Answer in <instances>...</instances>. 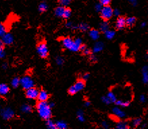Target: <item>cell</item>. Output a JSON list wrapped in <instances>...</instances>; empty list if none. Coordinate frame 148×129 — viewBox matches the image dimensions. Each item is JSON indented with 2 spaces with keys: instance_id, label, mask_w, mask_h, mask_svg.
Returning a JSON list of instances; mask_svg holds the SVG:
<instances>
[{
  "instance_id": "obj_33",
  "label": "cell",
  "mask_w": 148,
  "mask_h": 129,
  "mask_svg": "<svg viewBox=\"0 0 148 129\" xmlns=\"http://www.w3.org/2000/svg\"><path fill=\"white\" fill-rule=\"evenodd\" d=\"M7 32L6 26L3 24L0 23V38H1Z\"/></svg>"
},
{
  "instance_id": "obj_45",
  "label": "cell",
  "mask_w": 148,
  "mask_h": 129,
  "mask_svg": "<svg viewBox=\"0 0 148 129\" xmlns=\"http://www.w3.org/2000/svg\"><path fill=\"white\" fill-rule=\"evenodd\" d=\"M90 77V74L89 73H85V74L83 75V80L84 81H87L89 79Z\"/></svg>"
},
{
  "instance_id": "obj_12",
  "label": "cell",
  "mask_w": 148,
  "mask_h": 129,
  "mask_svg": "<svg viewBox=\"0 0 148 129\" xmlns=\"http://www.w3.org/2000/svg\"><path fill=\"white\" fill-rule=\"evenodd\" d=\"M112 113L114 115H115L116 116L119 118H125L126 116L125 112H124L121 108H120L119 106L114 107V108L112 109Z\"/></svg>"
},
{
  "instance_id": "obj_10",
  "label": "cell",
  "mask_w": 148,
  "mask_h": 129,
  "mask_svg": "<svg viewBox=\"0 0 148 129\" xmlns=\"http://www.w3.org/2000/svg\"><path fill=\"white\" fill-rule=\"evenodd\" d=\"M73 87L75 89L76 93H78L80 91L83 90L85 87V81L83 80V79H81V80H78L77 82H76L75 84L73 85Z\"/></svg>"
},
{
  "instance_id": "obj_9",
  "label": "cell",
  "mask_w": 148,
  "mask_h": 129,
  "mask_svg": "<svg viewBox=\"0 0 148 129\" xmlns=\"http://www.w3.org/2000/svg\"><path fill=\"white\" fill-rule=\"evenodd\" d=\"M1 40H2L3 43L5 45H11L13 44L14 43V36L13 35L10 33L6 32L4 35L1 37Z\"/></svg>"
},
{
  "instance_id": "obj_52",
  "label": "cell",
  "mask_w": 148,
  "mask_h": 129,
  "mask_svg": "<svg viewBox=\"0 0 148 129\" xmlns=\"http://www.w3.org/2000/svg\"><path fill=\"white\" fill-rule=\"evenodd\" d=\"M146 26H147V23L145 22H142V23L141 24V28L145 27Z\"/></svg>"
},
{
  "instance_id": "obj_20",
  "label": "cell",
  "mask_w": 148,
  "mask_h": 129,
  "mask_svg": "<svg viewBox=\"0 0 148 129\" xmlns=\"http://www.w3.org/2000/svg\"><path fill=\"white\" fill-rule=\"evenodd\" d=\"M89 26L88 24L82 22L79 24H77V30L81 31V32H87L89 30Z\"/></svg>"
},
{
  "instance_id": "obj_24",
  "label": "cell",
  "mask_w": 148,
  "mask_h": 129,
  "mask_svg": "<svg viewBox=\"0 0 148 129\" xmlns=\"http://www.w3.org/2000/svg\"><path fill=\"white\" fill-rule=\"evenodd\" d=\"M104 34H105L106 38L107 39L112 40V39H113L114 38L115 35H116V32H115V31L112 30L108 29V30L105 32Z\"/></svg>"
},
{
  "instance_id": "obj_2",
  "label": "cell",
  "mask_w": 148,
  "mask_h": 129,
  "mask_svg": "<svg viewBox=\"0 0 148 129\" xmlns=\"http://www.w3.org/2000/svg\"><path fill=\"white\" fill-rule=\"evenodd\" d=\"M39 116L43 120L50 119L52 116L51 108L49 106V103L47 102H39L36 106Z\"/></svg>"
},
{
  "instance_id": "obj_15",
  "label": "cell",
  "mask_w": 148,
  "mask_h": 129,
  "mask_svg": "<svg viewBox=\"0 0 148 129\" xmlns=\"http://www.w3.org/2000/svg\"><path fill=\"white\" fill-rule=\"evenodd\" d=\"M10 92L9 86L5 83H0V96H5Z\"/></svg>"
},
{
  "instance_id": "obj_16",
  "label": "cell",
  "mask_w": 148,
  "mask_h": 129,
  "mask_svg": "<svg viewBox=\"0 0 148 129\" xmlns=\"http://www.w3.org/2000/svg\"><path fill=\"white\" fill-rule=\"evenodd\" d=\"M66 7L62 6V5H60L56 7L54 9V14L58 18H63L64 12Z\"/></svg>"
},
{
  "instance_id": "obj_25",
  "label": "cell",
  "mask_w": 148,
  "mask_h": 129,
  "mask_svg": "<svg viewBox=\"0 0 148 129\" xmlns=\"http://www.w3.org/2000/svg\"><path fill=\"white\" fill-rule=\"evenodd\" d=\"M56 129H66L68 128V125L64 121L58 120L56 122Z\"/></svg>"
},
{
  "instance_id": "obj_42",
  "label": "cell",
  "mask_w": 148,
  "mask_h": 129,
  "mask_svg": "<svg viewBox=\"0 0 148 129\" xmlns=\"http://www.w3.org/2000/svg\"><path fill=\"white\" fill-rule=\"evenodd\" d=\"M5 53L4 47H0V59H3L5 57Z\"/></svg>"
},
{
  "instance_id": "obj_7",
  "label": "cell",
  "mask_w": 148,
  "mask_h": 129,
  "mask_svg": "<svg viewBox=\"0 0 148 129\" xmlns=\"http://www.w3.org/2000/svg\"><path fill=\"white\" fill-rule=\"evenodd\" d=\"M39 92V91L37 88L33 87V88L26 90L25 96L29 100H35V99H37Z\"/></svg>"
},
{
  "instance_id": "obj_41",
  "label": "cell",
  "mask_w": 148,
  "mask_h": 129,
  "mask_svg": "<svg viewBox=\"0 0 148 129\" xmlns=\"http://www.w3.org/2000/svg\"><path fill=\"white\" fill-rule=\"evenodd\" d=\"M102 7H103V5H101L99 2L98 3H96L95 5V9L97 12H100V11L101 10V9H102Z\"/></svg>"
},
{
  "instance_id": "obj_19",
  "label": "cell",
  "mask_w": 148,
  "mask_h": 129,
  "mask_svg": "<svg viewBox=\"0 0 148 129\" xmlns=\"http://www.w3.org/2000/svg\"><path fill=\"white\" fill-rule=\"evenodd\" d=\"M137 19L135 17H129L126 18V25L129 27H133L135 24Z\"/></svg>"
},
{
  "instance_id": "obj_49",
  "label": "cell",
  "mask_w": 148,
  "mask_h": 129,
  "mask_svg": "<svg viewBox=\"0 0 148 129\" xmlns=\"http://www.w3.org/2000/svg\"><path fill=\"white\" fill-rule=\"evenodd\" d=\"M2 68H3V69H6L8 68V64H7L6 63H3V65H2Z\"/></svg>"
},
{
  "instance_id": "obj_55",
  "label": "cell",
  "mask_w": 148,
  "mask_h": 129,
  "mask_svg": "<svg viewBox=\"0 0 148 129\" xmlns=\"http://www.w3.org/2000/svg\"><path fill=\"white\" fill-rule=\"evenodd\" d=\"M0 109H1V105H0Z\"/></svg>"
},
{
  "instance_id": "obj_5",
  "label": "cell",
  "mask_w": 148,
  "mask_h": 129,
  "mask_svg": "<svg viewBox=\"0 0 148 129\" xmlns=\"http://www.w3.org/2000/svg\"><path fill=\"white\" fill-rule=\"evenodd\" d=\"M21 85L23 89L27 90V89L35 87V82L31 77L29 75H25L21 79Z\"/></svg>"
},
{
  "instance_id": "obj_51",
  "label": "cell",
  "mask_w": 148,
  "mask_h": 129,
  "mask_svg": "<svg viewBox=\"0 0 148 129\" xmlns=\"http://www.w3.org/2000/svg\"><path fill=\"white\" fill-rule=\"evenodd\" d=\"M49 106H50L51 108H53V107H54V106H55V104H54V103H53V102H49Z\"/></svg>"
},
{
  "instance_id": "obj_34",
  "label": "cell",
  "mask_w": 148,
  "mask_h": 129,
  "mask_svg": "<svg viewBox=\"0 0 148 129\" xmlns=\"http://www.w3.org/2000/svg\"><path fill=\"white\" fill-rule=\"evenodd\" d=\"M65 26L67 28H69L71 30H77V25L73 24L72 22H68L66 23Z\"/></svg>"
},
{
  "instance_id": "obj_39",
  "label": "cell",
  "mask_w": 148,
  "mask_h": 129,
  "mask_svg": "<svg viewBox=\"0 0 148 129\" xmlns=\"http://www.w3.org/2000/svg\"><path fill=\"white\" fill-rule=\"evenodd\" d=\"M82 53H83V54L84 55H85V56H89V55L91 54L92 51L90 50L89 48H87V47H86L85 49H83V51H82Z\"/></svg>"
},
{
  "instance_id": "obj_22",
  "label": "cell",
  "mask_w": 148,
  "mask_h": 129,
  "mask_svg": "<svg viewBox=\"0 0 148 129\" xmlns=\"http://www.w3.org/2000/svg\"><path fill=\"white\" fill-rule=\"evenodd\" d=\"M48 5L45 1H41L39 3V7H38V9H39L40 13H44L47 10Z\"/></svg>"
},
{
  "instance_id": "obj_27",
  "label": "cell",
  "mask_w": 148,
  "mask_h": 129,
  "mask_svg": "<svg viewBox=\"0 0 148 129\" xmlns=\"http://www.w3.org/2000/svg\"><path fill=\"white\" fill-rule=\"evenodd\" d=\"M21 110L24 113H30L32 112V107L29 104H25L21 106Z\"/></svg>"
},
{
  "instance_id": "obj_18",
  "label": "cell",
  "mask_w": 148,
  "mask_h": 129,
  "mask_svg": "<svg viewBox=\"0 0 148 129\" xmlns=\"http://www.w3.org/2000/svg\"><path fill=\"white\" fill-rule=\"evenodd\" d=\"M114 103L117 106L123 107V108H126V107H128L130 105V101L129 100H116V101Z\"/></svg>"
},
{
  "instance_id": "obj_4",
  "label": "cell",
  "mask_w": 148,
  "mask_h": 129,
  "mask_svg": "<svg viewBox=\"0 0 148 129\" xmlns=\"http://www.w3.org/2000/svg\"><path fill=\"white\" fill-rule=\"evenodd\" d=\"M101 18L103 20H108L113 16V9L109 5H104L100 11Z\"/></svg>"
},
{
  "instance_id": "obj_35",
  "label": "cell",
  "mask_w": 148,
  "mask_h": 129,
  "mask_svg": "<svg viewBox=\"0 0 148 129\" xmlns=\"http://www.w3.org/2000/svg\"><path fill=\"white\" fill-rule=\"evenodd\" d=\"M72 1H73V0H58L60 5H62V6H64V7H66L67 5L71 4Z\"/></svg>"
},
{
  "instance_id": "obj_14",
  "label": "cell",
  "mask_w": 148,
  "mask_h": 129,
  "mask_svg": "<svg viewBox=\"0 0 148 129\" xmlns=\"http://www.w3.org/2000/svg\"><path fill=\"white\" fill-rule=\"evenodd\" d=\"M89 36L93 41H97L99 39V36H100V33H99V31L97 30L91 29L89 31Z\"/></svg>"
},
{
  "instance_id": "obj_29",
  "label": "cell",
  "mask_w": 148,
  "mask_h": 129,
  "mask_svg": "<svg viewBox=\"0 0 148 129\" xmlns=\"http://www.w3.org/2000/svg\"><path fill=\"white\" fill-rule=\"evenodd\" d=\"M77 117L80 122H83L85 121V116H84V113L83 111L82 110H79L77 111Z\"/></svg>"
},
{
  "instance_id": "obj_31",
  "label": "cell",
  "mask_w": 148,
  "mask_h": 129,
  "mask_svg": "<svg viewBox=\"0 0 148 129\" xmlns=\"http://www.w3.org/2000/svg\"><path fill=\"white\" fill-rule=\"evenodd\" d=\"M106 96H108V98L110 99V100L111 101L112 103H114L117 100L116 96V94L112 92H109L107 94Z\"/></svg>"
},
{
  "instance_id": "obj_40",
  "label": "cell",
  "mask_w": 148,
  "mask_h": 129,
  "mask_svg": "<svg viewBox=\"0 0 148 129\" xmlns=\"http://www.w3.org/2000/svg\"><path fill=\"white\" fill-rule=\"evenodd\" d=\"M99 1L103 6H104V5H109L110 4L112 0H99Z\"/></svg>"
},
{
  "instance_id": "obj_36",
  "label": "cell",
  "mask_w": 148,
  "mask_h": 129,
  "mask_svg": "<svg viewBox=\"0 0 148 129\" xmlns=\"http://www.w3.org/2000/svg\"><path fill=\"white\" fill-rule=\"evenodd\" d=\"M56 62L58 65L62 66V65H63L64 63V59L63 57L58 56L56 58Z\"/></svg>"
},
{
  "instance_id": "obj_28",
  "label": "cell",
  "mask_w": 148,
  "mask_h": 129,
  "mask_svg": "<svg viewBox=\"0 0 148 129\" xmlns=\"http://www.w3.org/2000/svg\"><path fill=\"white\" fill-rule=\"evenodd\" d=\"M46 126L49 129H56V122H53V120H51V119H48L46 120L45 122Z\"/></svg>"
},
{
  "instance_id": "obj_1",
  "label": "cell",
  "mask_w": 148,
  "mask_h": 129,
  "mask_svg": "<svg viewBox=\"0 0 148 129\" xmlns=\"http://www.w3.org/2000/svg\"><path fill=\"white\" fill-rule=\"evenodd\" d=\"M62 44L68 50L73 52H78L83 45V41L80 38H77L73 40L70 37H66L62 40Z\"/></svg>"
},
{
  "instance_id": "obj_32",
  "label": "cell",
  "mask_w": 148,
  "mask_h": 129,
  "mask_svg": "<svg viewBox=\"0 0 148 129\" xmlns=\"http://www.w3.org/2000/svg\"><path fill=\"white\" fill-rule=\"evenodd\" d=\"M71 15H72V10H71V9H70L69 7H66L64 12L63 18L69 19V18L71 16Z\"/></svg>"
},
{
  "instance_id": "obj_43",
  "label": "cell",
  "mask_w": 148,
  "mask_h": 129,
  "mask_svg": "<svg viewBox=\"0 0 148 129\" xmlns=\"http://www.w3.org/2000/svg\"><path fill=\"white\" fill-rule=\"evenodd\" d=\"M113 15L116 17L120 16V15H121V11H120V9L117 8L113 9Z\"/></svg>"
},
{
  "instance_id": "obj_23",
  "label": "cell",
  "mask_w": 148,
  "mask_h": 129,
  "mask_svg": "<svg viewBox=\"0 0 148 129\" xmlns=\"http://www.w3.org/2000/svg\"><path fill=\"white\" fill-rule=\"evenodd\" d=\"M116 127L119 129H128L129 128V125L126 121H120L117 123Z\"/></svg>"
},
{
  "instance_id": "obj_56",
  "label": "cell",
  "mask_w": 148,
  "mask_h": 129,
  "mask_svg": "<svg viewBox=\"0 0 148 129\" xmlns=\"http://www.w3.org/2000/svg\"><path fill=\"white\" fill-rule=\"evenodd\" d=\"M147 55H148V50H147Z\"/></svg>"
},
{
  "instance_id": "obj_26",
  "label": "cell",
  "mask_w": 148,
  "mask_h": 129,
  "mask_svg": "<svg viewBox=\"0 0 148 129\" xmlns=\"http://www.w3.org/2000/svg\"><path fill=\"white\" fill-rule=\"evenodd\" d=\"M11 85L14 88H17L18 87L21 85V79L18 78V77H14V78L12 79Z\"/></svg>"
},
{
  "instance_id": "obj_50",
  "label": "cell",
  "mask_w": 148,
  "mask_h": 129,
  "mask_svg": "<svg viewBox=\"0 0 148 129\" xmlns=\"http://www.w3.org/2000/svg\"><path fill=\"white\" fill-rule=\"evenodd\" d=\"M4 43H3V42L1 38L0 39V47H4Z\"/></svg>"
},
{
  "instance_id": "obj_17",
  "label": "cell",
  "mask_w": 148,
  "mask_h": 129,
  "mask_svg": "<svg viewBox=\"0 0 148 129\" xmlns=\"http://www.w3.org/2000/svg\"><path fill=\"white\" fill-rule=\"evenodd\" d=\"M99 30L102 32H105L106 31L108 30L110 28V25L108 20H103L99 24Z\"/></svg>"
},
{
  "instance_id": "obj_47",
  "label": "cell",
  "mask_w": 148,
  "mask_h": 129,
  "mask_svg": "<svg viewBox=\"0 0 148 129\" xmlns=\"http://www.w3.org/2000/svg\"><path fill=\"white\" fill-rule=\"evenodd\" d=\"M139 100L141 103H145L146 101V98L144 95H141L139 97Z\"/></svg>"
},
{
  "instance_id": "obj_46",
  "label": "cell",
  "mask_w": 148,
  "mask_h": 129,
  "mask_svg": "<svg viewBox=\"0 0 148 129\" xmlns=\"http://www.w3.org/2000/svg\"><path fill=\"white\" fill-rule=\"evenodd\" d=\"M101 127H102L103 128H108V123L106 121H103V122H101Z\"/></svg>"
},
{
  "instance_id": "obj_13",
  "label": "cell",
  "mask_w": 148,
  "mask_h": 129,
  "mask_svg": "<svg viewBox=\"0 0 148 129\" xmlns=\"http://www.w3.org/2000/svg\"><path fill=\"white\" fill-rule=\"evenodd\" d=\"M103 48H104V45L102 42H97L95 45H94L93 51L92 53H100L101 51H103Z\"/></svg>"
},
{
  "instance_id": "obj_54",
  "label": "cell",
  "mask_w": 148,
  "mask_h": 129,
  "mask_svg": "<svg viewBox=\"0 0 148 129\" xmlns=\"http://www.w3.org/2000/svg\"><path fill=\"white\" fill-rule=\"evenodd\" d=\"M147 83H148V77H147Z\"/></svg>"
},
{
  "instance_id": "obj_11",
  "label": "cell",
  "mask_w": 148,
  "mask_h": 129,
  "mask_svg": "<svg viewBox=\"0 0 148 129\" xmlns=\"http://www.w3.org/2000/svg\"><path fill=\"white\" fill-rule=\"evenodd\" d=\"M49 98V95L45 90H42L39 91L37 99L39 102H47Z\"/></svg>"
},
{
  "instance_id": "obj_21",
  "label": "cell",
  "mask_w": 148,
  "mask_h": 129,
  "mask_svg": "<svg viewBox=\"0 0 148 129\" xmlns=\"http://www.w3.org/2000/svg\"><path fill=\"white\" fill-rule=\"evenodd\" d=\"M142 75H143V82L144 83H147L148 77V66H144L141 70Z\"/></svg>"
},
{
  "instance_id": "obj_30",
  "label": "cell",
  "mask_w": 148,
  "mask_h": 129,
  "mask_svg": "<svg viewBox=\"0 0 148 129\" xmlns=\"http://www.w3.org/2000/svg\"><path fill=\"white\" fill-rule=\"evenodd\" d=\"M141 123H142L141 118H137L133 119V121H132L131 124H132V126H133V127H134V128H137V127H138L141 124Z\"/></svg>"
},
{
  "instance_id": "obj_6",
  "label": "cell",
  "mask_w": 148,
  "mask_h": 129,
  "mask_svg": "<svg viewBox=\"0 0 148 129\" xmlns=\"http://www.w3.org/2000/svg\"><path fill=\"white\" fill-rule=\"evenodd\" d=\"M0 115L2 117L3 119H4L5 120H9L14 118L15 114L12 109L11 108H9V107H7V108H3L1 109Z\"/></svg>"
},
{
  "instance_id": "obj_8",
  "label": "cell",
  "mask_w": 148,
  "mask_h": 129,
  "mask_svg": "<svg viewBox=\"0 0 148 129\" xmlns=\"http://www.w3.org/2000/svg\"><path fill=\"white\" fill-rule=\"evenodd\" d=\"M126 18L125 17L120 16L118 17V18L116 21L115 24V28L118 30H122L125 28L126 26Z\"/></svg>"
},
{
  "instance_id": "obj_3",
  "label": "cell",
  "mask_w": 148,
  "mask_h": 129,
  "mask_svg": "<svg viewBox=\"0 0 148 129\" xmlns=\"http://www.w3.org/2000/svg\"><path fill=\"white\" fill-rule=\"evenodd\" d=\"M37 52L38 55H39L41 58L45 59L48 57L49 55V50H48L47 45L45 42H41L37 46Z\"/></svg>"
},
{
  "instance_id": "obj_44",
  "label": "cell",
  "mask_w": 148,
  "mask_h": 129,
  "mask_svg": "<svg viewBox=\"0 0 148 129\" xmlns=\"http://www.w3.org/2000/svg\"><path fill=\"white\" fill-rule=\"evenodd\" d=\"M127 1H129V3H131L133 6H136L138 3L137 0H127Z\"/></svg>"
},
{
  "instance_id": "obj_37",
  "label": "cell",
  "mask_w": 148,
  "mask_h": 129,
  "mask_svg": "<svg viewBox=\"0 0 148 129\" xmlns=\"http://www.w3.org/2000/svg\"><path fill=\"white\" fill-rule=\"evenodd\" d=\"M89 61H91V63H95L97 61V57H96L95 53H93V54L91 53V55H89Z\"/></svg>"
},
{
  "instance_id": "obj_53",
  "label": "cell",
  "mask_w": 148,
  "mask_h": 129,
  "mask_svg": "<svg viewBox=\"0 0 148 129\" xmlns=\"http://www.w3.org/2000/svg\"><path fill=\"white\" fill-rule=\"evenodd\" d=\"M41 1H47V0H41Z\"/></svg>"
},
{
  "instance_id": "obj_48",
  "label": "cell",
  "mask_w": 148,
  "mask_h": 129,
  "mask_svg": "<svg viewBox=\"0 0 148 129\" xmlns=\"http://www.w3.org/2000/svg\"><path fill=\"white\" fill-rule=\"evenodd\" d=\"M84 105H85V107H89L90 106V105H91V103H90L89 101H86Z\"/></svg>"
},
{
  "instance_id": "obj_38",
  "label": "cell",
  "mask_w": 148,
  "mask_h": 129,
  "mask_svg": "<svg viewBox=\"0 0 148 129\" xmlns=\"http://www.w3.org/2000/svg\"><path fill=\"white\" fill-rule=\"evenodd\" d=\"M101 101H102V102L103 103V104H107V105H108V104H111V101L110 100V99L108 98V96H103L102 98H101Z\"/></svg>"
}]
</instances>
